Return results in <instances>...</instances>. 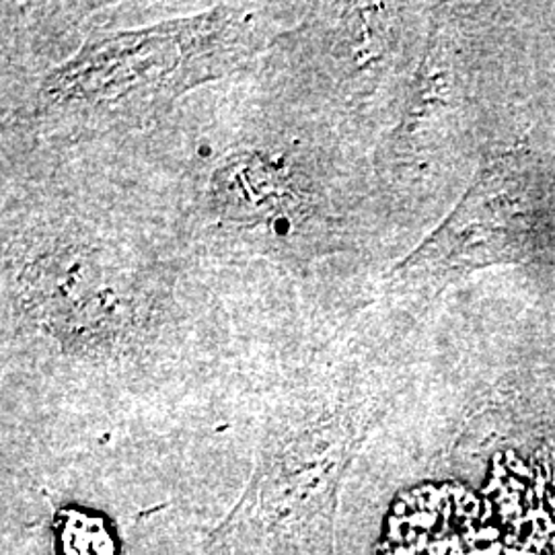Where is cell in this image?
<instances>
[{"instance_id": "cell-2", "label": "cell", "mask_w": 555, "mask_h": 555, "mask_svg": "<svg viewBox=\"0 0 555 555\" xmlns=\"http://www.w3.org/2000/svg\"><path fill=\"white\" fill-rule=\"evenodd\" d=\"M348 389L288 399L266 428L256 469L206 555H323L334 550L337 492L362 438Z\"/></svg>"}, {"instance_id": "cell-4", "label": "cell", "mask_w": 555, "mask_h": 555, "mask_svg": "<svg viewBox=\"0 0 555 555\" xmlns=\"http://www.w3.org/2000/svg\"><path fill=\"white\" fill-rule=\"evenodd\" d=\"M520 178L502 165H492L437 231L397 266L403 284H438L456 274L496 261L520 259L527 247L529 215Z\"/></svg>"}, {"instance_id": "cell-3", "label": "cell", "mask_w": 555, "mask_h": 555, "mask_svg": "<svg viewBox=\"0 0 555 555\" xmlns=\"http://www.w3.org/2000/svg\"><path fill=\"white\" fill-rule=\"evenodd\" d=\"M23 319L70 350L112 348L146 315L139 274L116 249L77 233H52L23 249L11 272Z\"/></svg>"}, {"instance_id": "cell-1", "label": "cell", "mask_w": 555, "mask_h": 555, "mask_svg": "<svg viewBox=\"0 0 555 555\" xmlns=\"http://www.w3.org/2000/svg\"><path fill=\"white\" fill-rule=\"evenodd\" d=\"M270 34L259 7L235 4L87 41L41 80L34 118L80 130L155 118L190 89L237 70Z\"/></svg>"}, {"instance_id": "cell-7", "label": "cell", "mask_w": 555, "mask_h": 555, "mask_svg": "<svg viewBox=\"0 0 555 555\" xmlns=\"http://www.w3.org/2000/svg\"><path fill=\"white\" fill-rule=\"evenodd\" d=\"M59 555H119L118 531L107 516L66 506L54 516Z\"/></svg>"}, {"instance_id": "cell-6", "label": "cell", "mask_w": 555, "mask_h": 555, "mask_svg": "<svg viewBox=\"0 0 555 555\" xmlns=\"http://www.w3.org/2000/svg\"><path fill=\"white\" fill-rule=\"evenodd\" d=\"M472 555H555V498L500 492L472 506Z\"/></svg>"}, {"instance_id": "cell-5", "label": "cell", "mask_w": 555, "mask_h": 555, "mask_svg": "<svg viewBox=\"0 0 555 555\" xmlns=\"http://www.w3.org/2000/svg\"><path fill=\"white\" fill-rule=\"evenodd\" d=\"M208 202L224 222L280 229L302 206L297 179L266 153L224 157L208 183Z\"/></svg>"}]
</instances>
